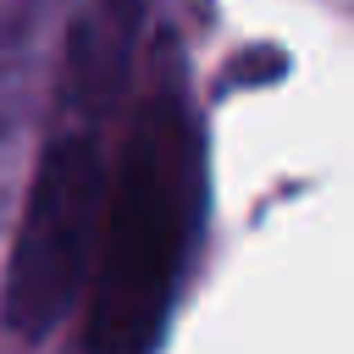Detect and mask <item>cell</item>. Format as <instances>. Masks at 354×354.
Instances as JSON below:
<instances>
[{"label":"cell","mask_w":354,"mask_h":354,"mask_svg":"<svg viewBox=\"0 0 354 354\" xmlns=\"http://www.w3.org/2000/svg\"><path fill=\"white\" fill-rule=\"evenodd\" d=\"M194 216H199V138L183 100L171 88H155L133 116L105 205L100 271L88 299L94 354H138L160 332L194 238Z\"/></svg>","instance_id":"1"},{"label":"cell","mask_w":354,"mask_h":354,"mask_svg":"<svg viewBox=\"0 0 354 354\" xmlns=\"http://www.w3.org/2000/svg\"><path fill=\"white\" fill-rule=\"evenodd\" d=\"M144 6L149 0H83L72 28H66V55H61V94L66 111L77 116H100L133 66V44L144 28Z\"/></svg>","instance_id":"3"},{"label":"cell","mask_w":354,"mask_h":354,"mask_svg":"<svg viewBox=\"0 0 354 354\" xmlns=\"http://www.w3.org/2000/svg\"><path fill=\"white\" fill-rule=\"evenodd\" d=\"M100 205H105L100 144L88 133L50 138V149L39 155V171L28 183L22 227L11 243V266H6L0 315L11 332L39 337L66 315V304L83 282L88 249H94Z\"/></svg>","instance_id":"2"}]
</instances>
